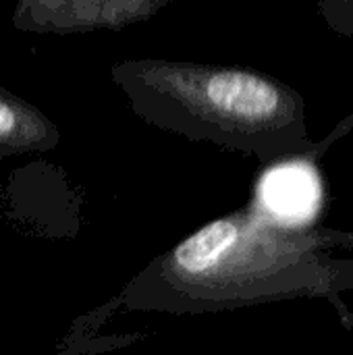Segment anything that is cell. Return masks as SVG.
Listing matches in <instances>:
<instances>
[{"label": "cell", "instance_id": "1", "mask_svg": "<svg viewBox=\"0 0 353 355\" xmlns=\"http://www.w3.org/2000/svg\"><path fill=\"white\" fill-rule=\"evenodd\" d=\"M353 231L291 227L254 204L212 218L156 256L119 295L129 310L173 316L218 314L289 300H325L353 329Z\"/></svg>", "mask_w": 353, "mask_h": 355}, {"label": "cell", "instance_id": "2", "mask_svg": "<svg viewBox=\"0 0 353 355\" xmlns=\"http://www.w3.org/2000/svg\"><path fill=\"white\" fill-rule=\"evenodd\" d=\"M112 79L148 125L254 156L260 164L318 162L304 96L270 73L241 64L127 58Z\"/></svg>", "mask_w": 353, "mask_h": 355}, {"label": "cell", "instance_id": "3", "mask_svg": "<svg viewBox=\"0 0 353 355\" xmlns=\"http://www.w3.org/2000/svg\"><path fill=\"white\" fill-rule=\"evenodd\" d=\"M175 0H19L12 23L42 33L119 31L156 17Z\"/></svg>", "mask_w": 353, "mask_h": 355}, {"label": "cell", "instance_id": "4", "mask_svg": "<svg viewBox=\"0 0 353 355\" xmlns=\"http://www.w3.org/2000/svg\"><path fill=\"white\" fill-rule=\"evenodd\" d=\"M316 164L306 158L270 164L260 179L254 206L277 223L308 227L320 208V179Z\"/></svg>", "mask_w": 353, "mask_h": 355}, {"label": "cell", "instance_id": "5", "mask_svg": "<svg viewBox=\"0 0 353 355\" xmlns=\"http://www.w3.org/2000/svg\"><path fill=\"white\" fill-rule=\"evenodd\" d=\"M56 144V125L29 102L0 87V152L50 150Z\"/></svg>", "mask_w": 353, "mask_h": 355}, {"label": "cell", "instance_id": "6", "mask_svg": "<svg viewBox=\"0 0 353 355\" xmlns=\"http://www.w3.org/2000/svg\"><path fill=\"white\" fill-rule=\"evenodd\" d=\"M314 4L331 31L353 40V0H314Z\"/></svg>", "mask_w": 353, "mask_h": 355}]
</instances>
